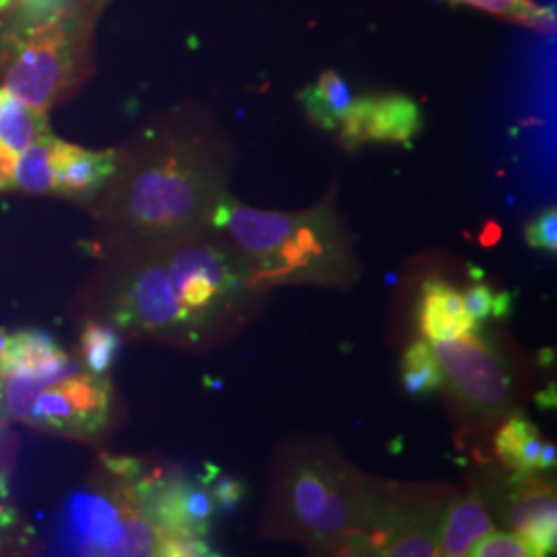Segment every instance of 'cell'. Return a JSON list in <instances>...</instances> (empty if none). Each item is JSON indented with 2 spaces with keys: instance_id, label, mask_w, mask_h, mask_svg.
I'll list each match as a JSON object with an SVG mask.
<instances>
[{
  "instance_id": "obj_1",
  "label": "cell",
  "mask_w": 557,
  "mask_h": 557,
  "mask_svg": "<svg viewBox=\"0 0 557 557\" xmlns=\"http://www.w3.org/2000/svg\"><path fill=\"white\" fill-rule=\"evenodd\" d=\"M259 292L238 250L213 239H184L126 277L112 319L133 335L202 345L234 333Z\"/></svg>"
},
{
  "instance_id": "obj_2",
  "label": "cell",
  "mask_w": 557,
  "mask_h": 557,
  "mask_svg": "<svg viewBox=\"0 0 557 557\" xmlns=\"http://www.w3.org/2000/svg\"><path fill=\"white\" fill-rule=\"evenodd\" d=\"M393 487L351 467L331 444H292L275 462L262 535L298 541L310 557L337 556L374 522Z\"/></svg>"
},
{
  "instance_id": "obj_3",
  "label": "cell",
  "mask_w": 557,
  "mask_h": 557,
  "mask_svg": "<svg viewBox=\"0 0 557 557\" xmlns=\"http://www.w3.org/2000/svg\"><path fill=\"white\" fill-rule=\"evenodd\" d=\"M209 221L232 239L260 292L283 283H338L349 273L329 211H259L221 197Z\"/></svg>"
},
{
  "instance_id": "obj_4",
  "label": "cell",
  "mask_w": 557,
  "mask_h": 557,
  "mask_svg": "<svg viewBox=\"0 0 557 557\" xmlns=\"http://www.w3.org/2000/svg\"><path fill=\"white\" fill-rule=\"evenodd\" d=\"M220 180L195 153H170L143 165L122 190V221L140 236L186 234L211 220L220 202Z\"/></svg>"
},
{
  "instance_id": "obj_5",
  "label": "cell",
  "mask_w": 557,
  "mask_h": 557,
  "mask_svg": "<svg viewBox=\"0 0 557 557\" xmlns=\"http://www.w3.org/2000/svg\"><path fill=\"white\" fill-rule=\"evenodd\" d=\"M455 400L465 436L487 432L517 411L518 388L510 361L479 331L430 343Z\"/></svg>"
},
{
  "instance_id": "obj_6",
  "label": "cell",
  "mask_w": 557,
  "mask_h": 557,
  "mask_svg": "<svg viewBox=\"0 0 557 557\" xmlns=\"http://www.w3.org/2000/svg\"><path fill=\"white\" fill-rule=\"evenodd\" d=\"M79 34L64 13L25 25L7 44L2 89L32 110L46 112L77 75Z\"/></svg>"
},
{
  "instance_id": "obj_7",
  "label": "cell",
  "mask_w": 557,
  "mask_h": 557,
  "mask_svg": "<svg viewBox=\"0 0 557 557\" xmlns=\"http://www.w3.org/2000/svg\"><path fill=\"white\" fill-rule=\"evenodd\" d=\"M455 492L446 485L395 483L374 522L333 557H436L442 518Z\"/></svg>"
},
{
  "instance_id": "obj_8",
  "label": "cell",
  "mask_w": 557,
  "mask_h": 557,
  "mask_svg": "<svg viewBox=\"0 0 557 557\" xmlns=\"http://www.w3.org/2000/svg\"><path fill=\"white\" fill-rule=\"evenodd\" d=\"M487 508L504 527L512 529L543 556H556V483L547 475H494L490 485H478Z\"/></svg>"
},
{
  "instance_id": "obj_9",
  "label": "cell",
  "mask_w": 557,
  "mask_h": 557,
  "mask_svg": "<svg viewBox=\"0 0 557 557\" xmlns=\"http://www.w3.org/2000/svg\"><path fill=\"white\" fill-rule=\"evenodd\" d=\"M112 413V386L106 376L79 372L41 393L27 425L69 438L100 436Z\"/></svg>"
},
{
  "instance_id": "obj_10",
  "label": "cell",
  "mask_w": 557,
  "mask_h": 557,
  "mask_svg": "<svg viewBox=\"0 0 557 557\" xmlns=\"http://www.w3.org/2000/svg\"><path fill=\"white\" fill-rule=\"evenodd\" d=\"M133 492L160 531L207 537L218 515L211 492L184 475H140L133 481Z\"/></svg>"
},
{
  "instance_id": "obj_11",
  "label": "cell",
  "mask_w": 557,
  "mask_h": 557,
  "mask_svg": "<svg viewBox=\"0 0 557 557\" xmlns=\"http://www.w3.org/2000/svg\"><path fill=\"white\" fill-rule=\"evenodd\" d=\"M131 481L112 492L81 490L66 499L62 518V547L66 557H98L119 529Z\"/></svg>"
},
{
  "instance_id": "obj_12",
  "label": "cell",
  "mask_w": 557,
  "mask_h": 557,
  "mask_svg": "<svg viewBox=\"0 0 557 557\" xmlns=\"http://www.w3.org/2000/svg\"><path fill=\"white\" fill-rule=\"evenodd\" d=\"M421 108L418 101L400 96H374L354 100L343 124L338 126L341 143L356 149L366 143L409 145L421 131Z\"/></svg>"
},
{
  "instance_id": "obj_13",
  "label": "cell",
  "mask_w": 557,
  "mask_h": 557,
  "mask_svg": "<svg viewBox=\"0 0 557 557\" xmlns=\"http://www.w3.org/2000/svg\"><path fill=\"white\" fill-rule=\"evenodd\" d=\"M54 193L69 199H89L119 170L116 151H91L77 145L54 139L52 145Z\"/></svg>"
},
{
  "instance_id": "obj_14",
  "label": "cell",
  "mask_w": 557,
  "mask_h": 557,
  "mask_svg": "<svg viewBox=\"0 0 557 557\" xmlns=\"http://www.w3.org/2000/svg\"><path fill=\"white\" fill-rule=\"evenodd\" d=\"M419 331L428 343L455 341L479 331L467 312L462 294L448 281L430 277L421 285L418 306Z\"/></svg>"
},
{
  "instance_id": "obj_15",
  "label": "cell",
  "mask_w": 557,
  "mask_h": 557,
  "mask_svg": "<svg viewBox=\"0 0 557 557\" xmlns=\"http://www.w3.org/2000/svg\"><path fill=\"white\" fill-rule=\"evenodd\" d=\"M492 531L494 518L490 508L479 492L478 483L469 481V492L462 496L453 494L444 510L436 557H467L479 539Z\"/></svg>"
},
{
  "instance_id": "obj_16",
  "label": "cell",
  "mask_w": 557,
  "mask_h": 557,
  "mask_svg": "<svg viewBox=\"0 0 557 557\" xmlns=\"http://www.w3.org/2000/svg\"><path fill=\"white\" fill-rule=\"evenodd\" d=\"M15 372L52 374L62 380L79 374L83 368L60 349L52 335L40 329H29L11 335L7 341L4 358L0 363V376Z\"/></svg>"
},
{
  "instance_id": "obj_17",
  "label": "cell",
  "mask_w": 557,
  "mask_h": 557,
  "mask_svg": "<svg viewBox=\"0 0 557 557\" xmlns=\"http://www.w3.org/2000/svg\"><path fill=\"white\" fill-rule=\"evenodd\" d=\"M545 438L537 425L522 413H512L499 423L494 432V453L499 465L512 475H535L539 473L541 450Z\"/></svg>"
},
{
  "instance_id": "obj_18",
  "label": "cell",
  "mask_w": 557,
  "mask_h": 557,
  "mask_svg": "<svg viewBox=\"0 0 557 557\" xmlns=\"http://www.w3.org/2000/svg\"><path fill=\"white\" fill-rule=\"evenodd\" d=\"M158 527L145 515L133 492V481L128 485V496L120 518L119 529L98 557H153L158 545Z\"/></svg>"
},
{
  "instance_id": "obj_19",
  "label": "cell",
  "mask_w": 557,
  "mask_h": 557,
  "mask_svg": "<svg viewBox=\"0 0 557 557\" xmlns=\"http://www.w3.org/2000/svg\"><path fill=\"white\" fill-rule=\"evenodd\" d=\"M306 116L322 131H338L347 116L354 96L349 85L335 71H324L319 79L299 94Z\"/></svg>"
},
{
  "instance_id": "obj_20",
  "label": "cell",
  "mask_w": 557,
  "mask_h": 557,
  "mask_svg": "<svg viewBox=\"0 0 557 557\" xmlns=\"http://www.w3.org/2000/svg\"><path fill=\"white\" fill-rule=\"evenodd\" d=\"M44 135H50L44 112L27 108L0 87V145L20 156Z\"/></svg>"
},
{
  "instance_id": "obj_21",
  "label": "cell",
  "mask_w": 557,
  "mask_h": 557,
  "mask_svg": "<svg viewBox=\"0 0 557 557\" xmlns=\"http://www.w3.org/2000/svg\"><path fill=\"white\" fill-rule=\"evenodd\" d=\"M400 384L407 395L425 397L444 388V374L428 341L409 345L400 359Z\"/></svg>"
},
{
  "instance_id": "obj_22",
  "label": "cell",
  "mask_w": 557,
  "mask_h": 557,
  "mask_svg": "<svg viewBox=\"0 0 557 557\" xmlns=\"http://www.w3.org/2000/svg\"><path fill=\"white\" fill-rule=\"evenodd\" d=\"M52 145L54 137L44 135L25 147L17 156L15 186L29 195L54 193V170H52Z\"/></svg>"
},
{
  "instance_id": "obj_23",
  "label": "cell",
  "mask_w": 557,
  "mask_h": 557,
  "mask_svg": "<svg viewBox=\"0 0 557 557\" xmlns=\"http://www.w3.org/2000/svg\"><path fill=\"white\" fill-rule=\"evenodd\" d=\"M120 345L122 338L116 326L106 322H87L81 333V359L85 372L106 376L116 361Z\"/></svg>"
},
{
  "instance_id": "obj_24",
  "label": "cell",
  "mask_w": 557,
  "mask_h": 557,
  "mask_svg": "<svg viewBox=\"0 0 557 557\" xmlns=\"http://www.w3.org/2000/svg\"><path fill=\"white\" fill-rule=\"evenodd\" d=\"M467 312L473 322L481 326L487 320H504L512 312V296L508 292H498L487 283H475L462 292Z\"/></svg>"
},
{
  "instance_id": "obj_25",
  "label": "cell",
  "mask_w": 557,
  "mask_h": 557,
  "mask_svg": "<svg viewBox=\"0 0 557 557\" xmlns=\"http://www.w3.org/2000/svg\"><path fill=\"white\" fill-rule=\"evenodd\" d=\"M467 557H547L517 533L492 531L479 539Z\"/></svg>"
},
{
  "instance_id": "obj_26",
  "label": "cell",
  "mask_w": 557,
  "mask_h": 557,
  "mask_svg": "<svg viewBox=\"0 0 557 557\" xmlns=\"http://www.w3.org/2000/svg\"><path fill=\"white\" fill-rule=\"evenodd\" d=\"M160 531V529H158ZM153 557H220L205 537L160 531Z\"/></svg>"
},
{
  "instance_id": "obj_27",
  "label": "cell",
  "mask_w": 557,
  "mask_h": 557,
  "mask_svg": "<svg viewBox=\"0 0 557 557\" xmlns=\"http://www.w3.org/2000/svg\"><path fill=\"white\" fill-rule=\"evenodd\" d=\"M524 239L531 248L541 252H557V211L556 207H547L539 213L537 218L529 221L524 230Z\"/></svg>"
},
{
  "instance_id": "obj_28",
  "label": "cell",
  "mask_w": 557,
  "mask_h": 557,
  "mask_svg": "<svg viewBox=\"0 0 557 557\" xmlns=\"http://www.w3.org/2000/svg\"><path fill=\"white\" fill-rule=\"evenodd\" d=\"M211 496L221 512H234L242 504V499L246 498L248 487L242 479L234 475H220L215 473V481L211 485Z\"/></svg>"
},
{
  "instance_id": "obj_29",
  "label": "cell",
  "mask_w": 557,
  "mask_h": 557,
  "mask_svg": "<svg viewBox=\"0 0 557 557\" xmlns=\"http://www.w3.org/2000/svg\"><path fill=\"white\" fill-rule=\"evenodd\" d=\"M15 165H17V153L0 145V190L15 188Z\"/></svg>"
},
{
  "instance_id": "obj_30",
  "label": "cell",
  "mask_w": 557,
  "mask_h": 557,
  "mask_svg": "<svg viewBox=\"0 0 557 557\" xmlns=\"http://www.w3.org/2000/svg\"><path fill=\"white\" fill-rule=\"evenodd\" d=\"M7 341H9V335L0 329V363H2V358H4V349H7Z\"/></svg>"
},
{
  "instance_id": "obj_31",
  "label": "cell",
  "mask_w": 557,
  "mask_h": 557,
  "mask_svg": "<svg viewBox=\"0 0 557 557\" xmlns=\"http://www.w3.org/2000/svg\"><path fill=\"white\" fill-rule=\"evenodd\" d=\"M13 4V0H0V11H4V9H9Z\"/></svg>"
}]
</instances>
